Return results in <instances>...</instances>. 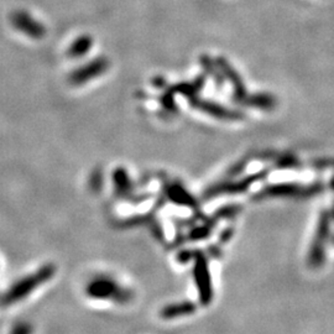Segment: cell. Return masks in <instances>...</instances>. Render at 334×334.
Returning a JSON list of instances; mask_svg holds the SVG:
<instances>
[{
  "instance_id": "1",
  "label": "cell",
  "mask_w": 334,
  "mask_h": 334,
  "mask_svg": "<svg viewBox=\"0 0 334 334\" xmlns=\"http://www.w3.org/2000/svg\"><path fill=\"white\" fill-rule=\"evenodd\" d=\"M108 62L104 59H97L92 61L90 63H88L87 66L78 68L77 71H75L71 76L72 83L80 84L84 83V82L93 80L97 76H100V73L107 69Z\"/></svg>"
},
{
  "instance_id": "2",
  "label": "cell",
  "mask_w": 334,
  "mask_h": 334,
  "mask_svg": "<svg viewBox=\"0 0 334 334\" xmlns=\"http://www.w3.org/2000/svg\"><path fill=\"white\" fill-rule=\"evenodd\" d=\"M13 24L16 29L27 33L33 39L42 38L45 33V29L41 26V24H39L38 21H35L31 16H29L26 13H23V11L14 14Z\"/></svg>"
},
{
  "instance_id": "3",
  "label": "cell",
  "mask_w": 334,
  "mask_h": 334,
  "mask_svg": "<svg viewBox=\"0 0 334 334\" xmlns=\"http://www.w3.org/2000/svg\"><path fill=\"white\" fill-rule=\"evenodd\" d=\"M197 108H199L200 110H205L207 113L215 115L218 118H226V119H229V118H236V115L229 110V109L220 107V105L214 104V103L207 102V100H199V102L196 103Z\"/></svg>"
},
{
  "instance_id": "4",
  "label": "cell",
  "mask_w": 334,
  "mask_h": 334,
  "mask_svg": "<svg viewBox=\"0 0 334 334\" xmlns=\"http://www.w3.org/2000/svg\"><path fill=\"white\" fill-rule=\"evenodd\" d=\"M90 47H92V39L88 36H82L72 44L68 53L71 57H81L84 56V53H87Z\"/></svg>"
}]
</instances>
